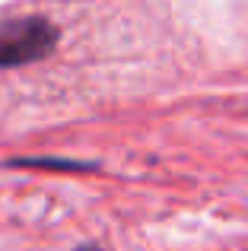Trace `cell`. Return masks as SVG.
I'll return each mask as SVG.
<instances>
[{"mask_svg":"<svg viewBox=\"0 0 248 251\" xmlns=\"http://www.w3.org/2000/svg\"><path fill=\"white\" fill-rule=\"evenodd\" d=\"M76 251H102V248H96V245H83V248H76Z\"/></svg>","mask_w":248,"mask_h":251,"instance_id":"2","label":"cell"},{"mask_svg":"<svg viewBox=\"0 0 248 251\" xmlns=\"http://www.w3.org/2000/svg\"><path fill=\"white\" fill-rule=\"evenodd\" d=\"M57 29L45 16L0 19V67H23L51 54Z\"/></svg>","mask_w":248,"mask_h":251,"instance_id":"1","label":"cell"}]
</instances>
